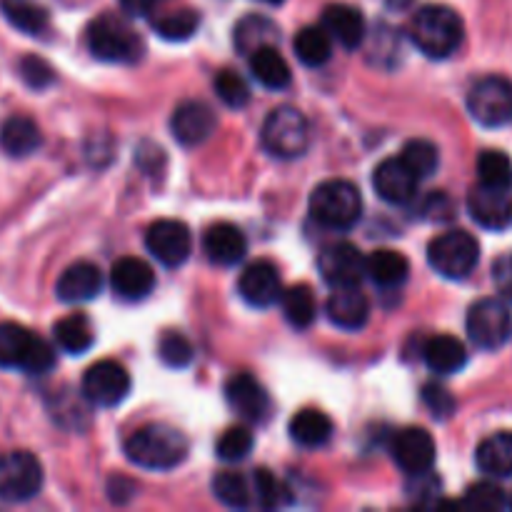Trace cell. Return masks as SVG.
Masks as SVG:
<instances>
[{"label": "cell", "instance_id": "cell-1", "mask_svg": "<svg viewBox=\"0 0 512 512\" xmlns=\"http://www.w3.org/2000/svg\"><path fill=\"white\" fill-rule=\"evenodd\" d=\"M190 443L178 428L165 423H150L135 430L125 440V455L133 465L145 470H173L188 458Z\"/></svg>", "mask_w": 512, "mask_h": 512}, {"label": "cell", "instance_id": "cell-2", "mask_svg": "<svg viewBox=\"0 0 512 512\" xmlns=\"http://www.w3.org/2000/svg\"><path fill=\"white\" fill-rule=\"evenodd\" d=\"M410 38L423 55L433 60H445L463 45V18L448 5H425L415 13L410 23Z\"/></svg>", "mask_w": 512, "mask_h": 512}, {"label": "cell", "instance_id": "cell-3", "mask_svg": "<svg viewBox=\"0 0 512 512\" xmlns=\"http://www.w3.org/2000/svg\"><path fill=\"white\" fill-rule=\"evenodd\" d=\"M363 215V195L350 180H325L310 193V218L328 230H350Z\"/></svg>", "mask_w": 512, "mask_h": 512}, {"label": "cell", "instance_id": "cell-4", "mask_svg": "<svg viewBox=\"0 0 512 512\" xmlns=\"http://www.w3.org/2000/svg\"><path fill=\"white\" fill-rule=\"evenodd\" d=\"M55 365V350L18 323H0V368L45 375Z\"/></svg>", "mask_w": 512, "mask_h": 512}, {"label": "cell", "instance_id": "cell-5", "mask_svg": "<svg viewBox=\"0 0 512 512\" xmlns=\"http://www.w3.org/2000/svg\"><path fill=\"white\" fill-rule=\"evenodd\" d=\"M260 143L268 155L278 160H295L310 145L308 118L293 105H280L265 118Z\"/></svg>", "mask_w": 512, "mask_h": 512}, {"label": "cell", "instance_id": "cell-6", "mask_svg": "<svg viewBox=\"0 0 512 512\" xmlns=\"http://www.w3.org/2000/svg\"><path fill=\"white\" fill-rule=\"evenodd\" d=\"M88 40L90 53L103 63H135L143 55V40L140 35L130 28L118 15H100L88 25Z\"/></svg>", "mask_w": 512, "mask_h": 512}, {"label": "cell", "instance_id": "cell-7", "mask_svg": "<svg viewBox=\"0 0 512 512\" xmlns=\"http://www.w3.org/2000/svg\"><path fill=\"white\" fill-rule=\"evenodd\" d=\"M480 260V245L465 230H448L430 240L428 263L438 275L448 280H463L475 270Z\"/></svg>", "mask_w": 512, "mask_h": 512}, {"label": "cell", "instance_id": "cell-8", "mask_svg": "<svg viewBox=\"0 0 512 512\" xmlns=\"http://www.w3.org/2000/svg\"><path fill=\"white\" fill-rule=\"evenodd\" d=\"M43 488L40 460L28 450H13L0 458V500L28 503Z\"/></svg>", "mask_w": 512, "mask_h": 512}, {"label": "cell", "instance_id": "cell-9", "mask_svg": "<svg viewBox=\"0 0 512 512\" xmlns=\"http://www.w3.org/2000/svg\"><path fill=\"white\" fill-rule=\"evenodd\" d=\"M468 338L480 350H500L512 338V313L498 298H483L468 310Z\"/></svg>", "mask_w": 512, "mask_h": 512}, {"label": "cell", "instance_id": "cell-10", "mask_svg": "<svg viewBox=\"0 0 512 512\" xmlns=\"http://www.w3.org/2000/svg\"><path fill=\"white\" fill-rule=\"evenodd\" d=\"M468 110L485 128H503L512 123V83L500 75L480 78L468 93Z\"/></svg>", "mask_w": 512, "mask_h": 512}, {"label": "cell", "instance_id": "cell-11", "mask_svg": "<svg viewBox=\"0 0 512 512\" xmlns=\"http://www.w3.org/2000/svg\"><path fill=\"white\" fill-rule=\"evenodd\" d=\"M80 390L88 403L98 405V408H115L128 398L130 375L115 360H100L85 370Z\"/></svg>", "mask_w": 512, "mask_h": 512}, {"label": "cell", "instance_id": "cell-12", "mask_svg": "<svg viewBox=\"0 0 512 512\" xmlns=\"http://www.w3.org/2000/svg\"><path fill=\"white\" fill-rule=\"evenodd\" d=\"M145 248L165 268H178L190 258L193 235L180 220H155L145 233Z\"/></svg>", "mask_w": 512, "mask_h": 512}, {"label": "cell", "instance_id": "cell-13", "mask_svg": "<svg viewBox=\"0 0 512 512\" xmlns=\"http://www.w3.org/2000/svg\"><path fill=\"white\" fill-rule=\"evenodd\" d=\"M365 263L368 258L353 243H333L320 253L318 270L330 288H355L368 278Z\"/></svg>", "mask_w": 512, "mask_h": 512}, {"label": "cell", "instance_id": "cell-14", "mask_svg": "<svg viewBox=\"0 0 512 512\" xmlns=\"http://www.w3.org/2000/svg\"><path fill=\"white\" fill-rule=\"evenodd\" d=\"M395 465L408 475L430 473L435 465V440L428 430L423 428H403L395 433L393 445H390Z\"/></svg>", "mask_w": 512, "mask_h": 512}, {"label": "cell", "instance_id": "cell-15", "mask_svg": "<svg viewBox=\"0 0 512 512\" xmlns=\"http://www.w3.org/2000/svg\"><path fill=\"white\" fill-rule=\"evenodd\" d=\"M225 400L245 423H265L270 418V395L253 375L238 373L225 385Z\"/></svg>", "mask_w": 512, "mask_h": 512}, {"label": "cell", "instance_id": "cell-16", "mask_svg": "<svg viewBox=\"0 0 512 512\" xmlns=\"http://www.w3.org/2000/svg\"><path fill=\"white\" fill-rule=\"evenodd\" d=\"M238 293L250 308H270L283 295V280L270 260H255L240 273Z\"/></svg>", "mask_w": 512, "mask_h": 512}, {"label": "cell", "instance_id": "cell-17", "mask_svg": "<svg viewBox=\"0 0 512 512\" xmlns=\"http://www.w3.org/2000/svg\"><path fill=\"white\" fill-rule=\"evenodd\" d=\"M218 118H215V110L210 108L203 100H185L178 108L173 110V118H170V133L178 140L180 145H193L205 143V140L213 135Z\"/></svg>", "mask_w": 512, "mask_h": 512}, {"label": "cell", "instance_id": "cell-18", "mask_svg": "<svg viewBox=\"0 0 512 512\" xmlns=\"http://www.w3.org/2000/svg\"><path fill=\"white\" fill-rule=\"evenodd\" d=\"M418 183L420 178L413 170L405 165V160L400 158H388L375 168L373 173V188L385 203L393 205H408L413 203L415 195H418Z\"/></svg>", "mask_w": 512, "mask_h": 512}, {"label": "cell", "instance_id": "cell-19", "mask_svg": "<svg viewBox=\"0 0 512 512\" xmlns=\"http://www.w3.org/2000/svg\"><path fill=\"white\" fill-rule=\"evenodd\" d=\"M468 213L483 228L505 230L512 225V193L478 185L468 195Z\"/></svg>", "mask_w": 512, "mask_h": 512}, {"label": "cell", "instance_id": "cell-20", "mask_svg": "<svg viewBox=\"0 0 512 512\" xmlns=\"http://www.w3.org/2000/svg\"><path fill=\"white\" fill-rule=\"evenodd\" d=\"M100 290H103V273L98 265L88 260L68 265L55 283V295L63 303H88L98 298Z\"/></svg>", "mask_w": 512, "mask_h": 512}, {"label": "cell", "instance_id": "cell-21", "mask_svg": "<svg viewBox=\"0 0 512 512\" xmlns=\"http://www.w3.org/2000/svg\"><path fill=\"white\" fill-rule=\"evenodd\" d=\"M110 285L115 295L123 300H143L153 293L155 273L145 260L140 258H120L110 270Z\"/></svg>", "mask_w": 512, "mask_h": 512}, {"label": "cell", "instance_id": "cell-22", "mask_svg": "<svg viewBox=\"0 0 512 512\" xmlns=\"http://www.w3.org/2000/svg\"><path fill=\"white\" fill-rule=\"evenodd\" d=\"M203 248L210 263L230 268V265H238L245 258V253H248V238H245V233L238 225L215 223L205 233Z\"/></svg>", "mask_w": 512, "mask_h": 512}, {"label": "cell", "instance_id": "cell-23", "mask_svg": "<svg viewBox=\"0 0 512 512\" xmlns=\"http://www.w3.org/2000/svg\"><path fill=\"white\" fill-rule=\"evenodd\" d=\"M325 315L335 328L355 333L368 323L370 300L365 298V293H360L358 285L355 288H335V293L328 298V305H325Z\"/></svg>", "mask_w": 512, "mask_h": 512}, {"label": "cell", "instance_id": "cell-24", "mask_svg": "<svg viewBox=\"0 0 512 512\" xmlns=\"http://www.w3.org/2000/svg\"><path fill=\"white\" fill-rule=\"evenodd\" d=\"M323 28L328 30L330 38L335 43L343 45L345 50H355L363 45L365 33V18L358 8L345 3H330L328 8L323 10Z\"/></svg>", "mask_w": 512, "mask_h": 512}, {"label": "cell", "instance_id": "cell-25", "mask_svg": "<svg viewBox=\"0 0 512 512\" xmlns=\"http://www.w3.org/2000/svg\"><path fill=\"white\" fill-rule=\"evenodd\" d=\"M40 143H43V135L28 115H10L0 125V150L10 158H28L40 148Z\"/></svg>", "mask_w": 512, "mask_h": 512}, {"label": "cell", "instance_id": "cell-26", "mask_svg": "<svg viewBox=\"0 0 512 512\" xmlns=\"http://www.w3.org/2000/svg\"><path fill=\"white\" fill-rule=\"evenodd\" d=\"M250 73L258 80L263 88L268 90H285L293 80V70H290L288 60L278 50V45H265V48L255 50L250 55Z\"/></svg>", "mask_w": 512, "mask_h": 512}, {"label": "cell", "instance_id": "cell-27", "mask_svg": "<svg viewBox=\"0 0 512 512\" xmlns=\"http://www.w3.org/2000/svg\"><path fill=\"white\" fill-rule=\"evenodd\" d=\"M423 358L425 365L435 375H455L468 363L465 345L458 338H453V335H435V338H430L423 348Z\"/></svg>", "mask_w": 512, "mask_h": 512}, {"label": "cell", "instance_id": "cell-28", "mask_svg": "<svg viewBox=\"0 0 512 512\" xmlns=\"http://www.w3.org/2000/svg\"><path fill=\"white\" fill-rule=\"evenodd\" d=\"M365 273L373 280L378 288L383 290H395L408 280L410 275V263L403 253L398 250H375L373 255H368V263H365Z\"/></svg>", "mask_w": 512, "mask_h": 512}, {"label": "cell", "instance_id": "cell-29", "mask_svg": "<svg viewBox=\"0 0 512 512\" xmlns=\"http://www.w3.org/2000/svg\"><path fill=\"white\" fill-rule=\"evenodd\" d=\"M475 463L488 478L512 475V433H495L485 438L475 450Z\"/></svg>", "mask_w": 512, "mask_h": 512}, {"label": "cell", "instance_id": "cell-30", "mask_svg": "<svg viewBox=\"0 0 512 512\" xmlns=\"http://www.w3.org/2000/svg\"><path fill=\"white\" fill-rule=\"evenodd\" d=\"M53 338L63 353L83 355L93 348L95 330L83 313H73L65 315L53 325Z\"/></svg>", "mask_w": 512, "mask_h": 512}, {"label": "cell", "instance_id": "cell-31", "mask_svg": "<svg viewBox=\"0 0 512 512\" xmlns=\"http://www.w3.org/2000/svg\"><path fill=\"white\" fill-rule=\"evenodd\" d=\"M280 43V28L265 15H245L238 25H235V48L243 55H253L255 50L265 48V45Z\"/></svg>", "mask_w": 512, "mask_h": 512}, {"label": "cell", "instance_id": "cell-32", "mask_svg": "<svg viewBox=\"0 0 512 512\" xmlns=\"http://www.w3.org/2000/svg\"><path fill=\"white\" fill-rule=\"evenodd\" d=\"M290 438L303 448H323L333 438V420L320 410H300L290 420Z\"/></svg>", "mask_w": 512, "mask_h": 512}, {"label": "cell", "instance_id": "cell-33", "mask_svg": "<svg viewBox=\"0 0 512 512\" xmlns=\"http://www.w3.org/2000/svg\"><path fill=\"white\" fill-rule=\"evenodd\" d=\"M333 43L335 40L330 38L323 25H308L295 35L293 48L300 63L308 65V68H320L333 58Z\"/></svg>", "mask_w": 512, "mask_h": 512}, {"label": "cell", "instance_id": "cell-34", "mask_svg": "<svg viewBox=\"0 0 512 512\" xmlns=\"http://www.w3.org/2000/svg\"><path fill=\"white\" fill-rule=\"evenodd\" d=\"M0 13L15 30L25 35L45 33L50 23L48 10L35 0H0Z\"/></svg>", "mask_w": 512, "mask_h": 512}, {"label": "cell", "instance_id": "cell-35", "mask_svg": "<svg viewBox=\"0 0 512 512\" xmlns=\"http://www.w3.org/2000/svg\"><path fill=\"white\" fill-rule=\"evenodd\" d=\"M213 495L225 508H250V505H255L253 478H248L243 473H233V470H225V473H218L213 478Z\"/></svg>", "mask_w": 512, "mask_h": 512}, {"label": "cell", "instance_id": "cell-36", "mask_svg": "<svg viewBox=\"0 0 512 512\" xmlns=\"http://www.w3.org/2000/svg\"><path fill=\"white\" fill-rule=\"evenodd\" d=\"M280 308H283L285 320H288L295 330L310 328V325L315 323V315H318L313 290L303 283L283 290V295H280Z\"/></svg>", "mask_w": 512, "mask_h": 512}, {"label": "cell", "instance_id": "cell-37", "mask_svg": "<svg viewBox=\"0 0 512 512\" xmlns=\"http://www.w3.org/2000/svg\"><path fill=\"white\" fill-rule=\"evenodd\" d=\"M200 25V15L195 10L183 8L173 10V13H165L153 18V30L163 40H170V43H183V40H190L195 35Z\"/></svg>", "mask_w": 512, "mask_h": 512}, {"label": "cell", "instance_id": "cell-38", "mask_svg": "<svg viewBox=\"0 0 512 512\" xmlns=\"http://www.w3.org/2000/svg\"><path fill=\"white\" fill-rule=\"evenodd\" d=\"M480 185L493 190H512V160L500 150H485L478 158Z\"/></svg>", "mask_w": 512, "mask_h": 512}, {"label": "cell", "instance_id": "cell-39", "mask_svg": "<svg viewBox=\"0 0 512 512\" xmlns=\"http://www.w3.org/2000/svg\"><path fill=\"white\" fill-rule=\"evenodd\" d=\"M400 158H403L405 165H408V168L413 170L420 180H423V178H430V175L438 170L440 150H438V145L430 143V140L415 138V140H408V143H405Z\"/></svg>", "mask_w": 512, "mask_h": 512}, {"label": "cell", "instance_id": "cell-40", "mask_svg": "<svg viewBox=\"0 0 512 512\" xmlns=\"http://www.w3.org/2000/svg\"><path fill=\"white\" fill-rule=\"evenodd\" d=\"M255 438L245 425H235V428H228L223 435H220L218 445H215V453L223 463H240L250 455L253 450Z\"/></svg>", "mask_w": 512, "mask_h": 512}, {"label": "cell", "instance_id": "cell-41", "mask_svg": "<svg viewBox=\"0 0 512 512\" xmlns=\"http://www.w3.org/2000/svg\"><path fill=\"white\" fill-rule=\"evenodd\" d=\"M158 355H160V360L168 365V368L183 370L193 363L195 350H193V343H190L183 333L168 330V333H163V338H160Z\"/></svg>", "mask_w": 512, "mask_h": 512}, {"label": "cell", "instance_id": "cell-42", "mask_svg": "<svg viewBox=\"0 0 512 512\" xmlns=\"http://www.w3.org/2000/svg\"><path fill=\"white\" fill-rule=\"evenodd\" d=\"M215 93L228 108L240 110L250 103V88L235 70H220L215 75Z\"/></svg>", "mask_w": 512, "mask_h": 512}, {"label": "cell", "instance_id": "cell-43", "mask_svg": "<svg viewBox=\"0 0 512 512\" xmlns=\"http://www.w3.org/2000/svg\"><path fill=\"white\" fill-rule=\"evenodd\" d=\"M253 485L255 505H260V508H280V505L288 503V490H285L283 483L265 468L255 470Z\"/></svg>", "mask_w": 512, "mask_h": 512}, {"label": "cell", "instance_id": "cell-44", "mask_svg": "<svg viewBox=\"0 0 512 512\" xmlns=\"http://www.w3.org/2000/svg\"><path fill=\"white\" fill-rule=\"evenodd\" d=\"M18 73L23 83L33 90H45L55 83V70L50 68L48 60L38 58V55H25L18 63Z\"/></svg>", "mask_w": 512, "mask_h": 512}, {"label": "cell", "instance_id": "cell-45", "mask_svg": "<svg viewBox=\"0 0 512 512\" xmlns=\"http://www.w3.org/2000/svg\"><path fill=\"white\" fill-rule=\"evenodd\" d=\"M468 508L475 510H503L508 508V498H505L503 488H498L495 483H478L470 485L468 493L463 500Z\"/></svg>", "mask_w": 512, "mask_h": 512}, {"label": "cell", "instance_id": "cell-46", "mask_svg": "<svg viewBox=\"0 0 512 512\" xmlns=\"http://www.w3.org/2000/svg\"><path fill=\"white\" fill-rule=\"evenodd\" d=\"M423 403H425V408H428L430 413H433L435 418H440V420L448 418V415L455 410V398L448 393V390L443 388V385H438V383L425 385V388H423Z\"/></svg>", "mask_w": 512, "mask_h": 512}, {"label": "cell", "instance_id": "cell-47", "mask_svg": "<svg viewBox=\"0 0 512 512\" xmlns=\"http://www.w3.org/2000/svg\"><path fill=\"white\" fill-rule=\"evenodd\" d=\"M410 478H413V485H408V495L413 498V503L425 505L428 500H435L440 483L433 478V475L420 473V475H410Z\"/></svg>", "mask_w": 512, "mask_h": 512}, {"label": "cell", "instance_id": "cell-48", "mask_svg": "<svg viewBox=\"0 0 512 512\" xmlns=\"http://www.w3.org/2000/svg\"><path fill=\"white\" fill-rule=\"evenodd\" d=\"M493 280H495V288L503 298L512 300V253L508 255H500L493 265Z\"/></svg>", "mask_w": 512, "mask_h": 512}, {"label": "cell", "instance_id": "cell-49", "mask_svg": "<svg viewBox=\"0 0 512 512\" xmlns=\"http://www.w3.org/2000/svg\"><path fill=\"white\" fill-rule=\"evenodd\" d=\"M155 3H158V0H120V5H123L125 13L133 15V18L150 15V10L155 8Z\"/></svg>", "mask_w": 512, "mask_h": 512}, {"label": "cell", "instance_id": "cell-50", "mask_svg": "<svg viewBox=\"0 0 512 512\" xmlns=\"http://www.w3.org/2000/svg\"><path fill=\"white\" fill-rule=\"evenodd\" d=\"M410 3H413V0H388V5H390V8H408V5Z\"/></svg>", "mask_w": 512, "mask_h": 512}, {"label": "cell", "instance_id": "cell-51", "mask_svg": "<svg viewBox=\"0 0 512 512\" xmlns=\"http://www.w3.org/2000/svg\"><path fill=\"white\" fill-rule=\"evenodd\" d=\"M263 3H268V5H280V3H285V0H263Z\"/></svg>", "mask_w": 512, "mask_h": 512}]
</instances>
